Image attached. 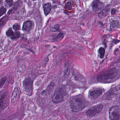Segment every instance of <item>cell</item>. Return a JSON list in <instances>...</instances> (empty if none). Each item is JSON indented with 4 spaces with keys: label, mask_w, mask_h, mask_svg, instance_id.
Instances as JSON below:
<instances>
[{
    "label": "cell",
    "mask_w": 120,
    "mask_h": 120,
    "mask_svg": "<svg viewBox=\"0 0 120 120\" xmlns=\"http://www.w3.org/2000/svg\"><path fill=\"white\" fill-rule=\"evenodd\" d=\"M65 6L66 8L68 10H71L72 8V4L70 2H68L66 3Z\"/></svg>",
    "instance_id": "cell-21"
},
{
    "label": "cell",
    "mask_w": 120,
    "mask_h": 120,
    "mask_svg": "<svg viewBox=\"0 0 120 120\" xmlns=\"http://www.w3.org/2000/svg\"><path fill=\"white\" fill-rule=\"evenodd\" d=\"M120 26V24L119 21L117 20H114V21H112L111 23L110 28L111 30H115L119 28Z\"/></svg>",
    "instance_id": "cell-13"
},
{
    "label": "cell",
    "mask_w": 120,
    "mask_h": 120,
    "mask_svg": "<svg viewBox=\"0 0 120 120\" xmlns=\"http://www.w3.org/2000/svg\"><path fill=\"white\" fill-rule=\"evenodd\" d=\"M33 26V22L30 20L25 21L22 25V30L25 31H28L31 30Z\"/></svg>",
    "instance_id": "cell-11"
},
{
    "label": "cell",
    "mask_w": 120,
    "mask_h": 120,
    "mask_svg": "<svg viewBox=\"0 0 120 120\" xmlns=\"http://www.w3.org/2000/svg\"><path fill=\"white\" fill-rule=\"evenodd\" d=\"M91 6L93 11L96 12L101 10L103 8L104 4L98 0H94L92 3Z\"/></svg>",
    "instance_id": "cell-9"
},
{
    "label": "cell",
    "mask_w": 120,
    "mask_h": 120,
    "mask_svg": "<svg viewBox=\"0 0 120 120\" xmlns=\"http://www.w3.org/2000/svg\"><path fill=\"white\" fill-rule=\"evenodd\" d=\"M20 35H21L20 32H19V31H16L13 34V35L11 37V38L12 39H15L18 38L20 37Z\"/></svg>",
    "instance_id": "cell-15"
},
{
    "label": "cell",
    "mask_w": 120,
    "mask_h": 120,
    "mask_svg": "<svg viewBox=\"0 0 120 120\" xmlns=\"http://www.w3.org/2000/svg\"><path fill=\"white\" fill-rule=\"evenodd\" d=\"M20 96V90L17 87H15L13 91L11 97V102L12 104L15 103L19 98Z\"/></svg>",
    "instance_id": "cell-10"
},
{
    "label": "cell",
    "mask_w": 120,
    "mask_h": 120,
    "mask_svg": "<svg viewBox=\"0 0 120 120\" xmlns=\"http://www.w3.org/2000/svg\"><path fill=\"white\" fill-rule=\"evenodd\" d=\"M103 108V105L98 104L90 108L86 112V115L88 117H93L99 113Z\"/></svg>",
    "instance_id": "cell-5"
},
{
    "label": "cell",
    "mask_w": 120,
    "mask_h": 120,
    "mask_svg": "<svg viewBox=\"0 0 120 120\" xmlns=\"http://www.w3.org/2000/svg\"><path fill=\"white\" fill-rule=\"evenodd\" d=\"M85 100L81 96H76L72 98L70 101V106L74 112H79L83 110L86 106Z\"/></svg>",
    "instance_id": "cell-1"
},
{
    "label": "cell",
    "mask_w": 120,
    "mask_h": 120,
    "mask_svg": "<svg viewBox=\"0 0 120 120\" xmlns=\"http://www.w3.org/2000/svg\"><path fill=\"white\" fill-rule=\"evenodd\" d=\"M8 95L6 92L3 93L0 97V111L4 110L7 105Z\"/></svg>",
    "instance_id": "cell-8"
},
{
    "label": "cell",
    "mask_w": 120,
    "mask_h": 120,
    "mask_svg": "<svg viewBox=\"0 0 120 120\" xmlns=\"http://www.w3.org/2000/svg\"></svg>",
    "instance_id": "cell-24"
},
{
    "label": "cell",
    "mask_w": 120,
    "mask_h": 120,
    "mask_svg": "<svg viewBox=\"0 0 120 120\" xmlns=\"http://www.w3.org/2000/svg\"><path fill=\"white\" fill-rule=\"evenodd\" d=\"M52 8V6L50 3H47L43 5V9L44 14L45 15H47L50 12Z\"/></svg>",
    "instance_id": "cell-12"
},
{
    "label": "cell",
    "mask_w": 120,
    "mask_h": 120,
    "mask_svg": "<svg viewBox=\"0 0 120 120\" xmlns=\"http://www.w3.org/2000/svg\"><path fill=\"white\" fill-rule=\"evenodd\" d=\"M4 21H3V18L0 19V26L4 24Z\"/></svg>",
    "instance_id": "cell-23"
},
{
    "label": "cell",
    "mask_w": 120,
    "mask_h": 120,
    "mask_svg": "<svg viewBox=\"0 0 120 120\" xmlns=\"http://www.w3.org/2000/svg\"><path fill=\"white\" fill-rule=\"evenodd\" d=\"M13 28L15 30H19L20 29V26L18 23H15L13 25Z\"/></svg>",
    "instance_id": "cell-19"
},
{
    "label": "cell",
    "mask_w": 120,
    "mask_h": 120,
    "mask_svg": "<svg viewBox=\"0 0 120 120\" xmlns=\"http://www.w3.org/2000/svg\"><path fill=\"white\" fill-rule=\"evenodd\" d=\"M109 118L110 120H120V108L119 106L113 105L110 108Z\"/></svg>",
    "instance_id": "cell-4"
},
{
    "label": "cell",
    "mask_w": 120,
    "mask_h": 120,
    "mask_svg": "<svg viewBox=\"0 0 120 120\" xmlns=\"http://www.w3.org/2000/svg\"><path fill=\"white\" fill-rule=\"evenodd\" d=\"M98 53L99 54V57L100 58H103L105 53V50L103 47H100L99 48L98 50Z\"/></svg>",
    "instance_id": "cell-14"
},
{
    "label": "cell",
    "mask_w": 120,
    "mask_h": 120,
    "mask_svg": "<svg viewBox=\"0 0 120 120\" xmlns=\"http://www.w3.org/2000/svg\"><path fill=\"white\" fill-rule=\"evenodd\" d=\"M6 2L7 3V4H8L9 5V6H10L12 4L13 1L12 0H6Z\"/></svg>",
    "instance_id": "cell-22"
},
{
    "label": "cell",
    "mask_w": 120,
    "mask_h": 120,
    "mask_svg": "<svg viewBox=\"0 0 120 120\" xmlns=\"http://www.w3.org/2000/svg\"><path fill=\"white\" fill-rule=\"evenodd\" d=\"M104 91V90L101 88H93L90 90L88 93V97L91 99H95L101 96Z\"/></svg>",
    "instance_id": "cell-7"
},
{
    "label": "cell",
    "mask_w": 120,
    "mask_h": 120,
    "mask_svg": "<svg viewBox=\"0 0 120 120\" xmlns=\"http://www.w3.org/2000/svg\"><path fill=\"white\" fill-rule=\"evenodd\" d=\"M6 80H7V78L6 77H4L0 79V88L2 87V86L4 84Z\"/></svg>",
    "instance_id": "cell-18"
},
{
    "label": "cell",
    "mask_w": 120,
    "mask_h": 120,
    "mask_svg": "<svg viewBox=\"0 0 120 120\" xmlns=\"http://www.w3.org/2000/svg\"><path fill=\"white\" fill-rule=\"evenodd\" d=\"M6 35L8 37H10V36H12L13 35V34H14V32L13 31V30H12V29L11 28H9L7 31H6Z\"/></svg>",
    "instance_id": "cell-16"
},
{
    "label": "cell",
    "mask_w": 120,
    "mask_h": 120,
    "mask_svg": "<svg viewBox=\"0 0 120 120\" xmlns=\"http://www.w3.org/2000/svg\"><path fill=\"white\" fill-rule=\"evenodd\" d=\"M117 69L116 68H112L99 75L97 77V80L102 83H109L114 79L117 75Z\"/></svg>",
    "instance_id": "cell-2"
},
{
    "label": "cell",
    "mask_w": 120,
    "mask_h": 120,
    "mask_svg": "<svg viewBox=\"0 0 120 120\" xmlns=\"http://www.w3.org/2000/svg\"><path fill=\"white\" fill-rule=\"evenodd\" d=\"M6 12V8H5L4 7H1L0 8V16L5 14Z\"/></svg>",
    "instance_id": "cell-20"
},
{
    "label": "cell",
    "mask_w": 120,
    "mask_h": 120,
    "mask_svg": "<svg viewBox=\"0 0 120 120\" xmlns=\"http://www.w3.org/2000/svg\"><path fill=\"white\" fill-rule=\"evenodd\" d=\"M63 34L62 33H59L58 35H57L56 36L55 39L57 41H59V40H60L63 38Z\"/></svg>",
    "instance_id": "cell-17"
},
{
    "label": "cell",
    "mask_w": 120,
    "mask_h": 120,
    "mask_svg": "<svg viewBox=\"0 0 120 120\" xmlns=\"http://www.w3.org/2000/svg\"><path fill=\"white\" fill-rule=\"evenodd\" d=\"M22 85L25 92L29 95L32 93V81L30 78H26L22 82Z\"/></svg>",
    "instance_id": "cell-6"
},
{
    "label": "cell",
    "mask_w": 120,
    "mask_h": 120,
    "mask_svg": "<svg viewBox=\"0 0 120 120\" xmlns=\"http://www.w3.org/2000/svg\"><path fill=\"white\" fill-rule=\"evenodd\" d=\"M66 95V91L64 87H60L57 88L52 97L53 103L58 104L62 102L65 99Z\"/></svg>",
    "instance_id": "cell-3"
}]
</instances>
